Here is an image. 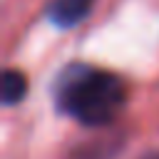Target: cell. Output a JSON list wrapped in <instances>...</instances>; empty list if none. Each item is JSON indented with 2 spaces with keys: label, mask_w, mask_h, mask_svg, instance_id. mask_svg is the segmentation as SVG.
Returning a JSON list of instances; mask_svg holds the SVG:
<instances>
[{
  "label": "cell",
  "mask_w": 159,
  "mask_h": 159,
  "mask_svg": "<svg viewBox=\"0 0 159 159\" xmlns=\"http://www.w3.org/2000/svg\"><path fill=\"white\" fill-rule=\"evenodd\" d=\"M55 104L84 127H102L119 117L127 104V82L102 67L72 62L55 80Z\"/></svg>",
  "instance_id": "obj_1"
},
{
  "label": "cell",
  "mask_w": 159,
  "mask_h": 159,
  "mask_svg": "<svg viewBox=\"0 0 159 159\" xmlns=\"http://www.w3.org/2000/svg\"><path fill=\"white\" fill-rule=\"evenodd\" d=\"M94 7V0H50L45 15L57 27H75L80 25Z\"/></svg>",
  "instance_id": "obj_2"
},
{
  "label": "cell",
  "mask_w": 159,
  "mask_h": 159,
  "mask_svg": "<svg viewBox=\"0 0 159 159\" xmlns=\"http://www.w3.org/2000/svg\"><path fill=\"white\" fill-rule=\"evenodd\" d=\"M0 94H2V104H17L22 102V97L27 94V77L20 70H5L2 72V82H0Z\"/></svg>",
  "instance_id": "obj_3"
},
{
  "label": "cell",
  "mask_w": 159,
  "mask_h": 159,
  "mask_svg": "<svg viewBox=\"0 0 159 159\" xmlns=\"http://www.w3.org/2000/svg\"><path fill=\"white\" fill-rule=\"evenodd\" d=\"M112 157V152L107 149V147H102V144H97V147H89V149H84V152H80L75 159H109Z\"/></svg>",
  "instance_id": "obj_4"
},
{
  "label": "cell",
  "mask_w": 159,
  "mask_h": 159,
  "mask_svg": "<svg viewBox=\"0 0 159 159\" xmlns=\"http://www.w3.org/2000/svg\"><path fill=\"white\" fill-rule=\"evenodd\" d=\"M144 159H159V154H149V157H144Z\"/></svg>",
  "instance_id": "obj_5"
}]
</instances>
